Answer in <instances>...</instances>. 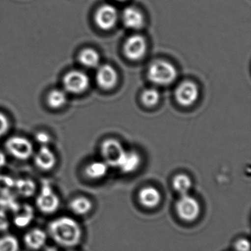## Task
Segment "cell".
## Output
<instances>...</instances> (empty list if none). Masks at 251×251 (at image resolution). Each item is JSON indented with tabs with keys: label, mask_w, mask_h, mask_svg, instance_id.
<instances>
[{
	"label": "cell",
	"mask_w": 251,
	"mask_h": 251,
	"mask_svg": "<svg viewBox=\"0 0 251 251\" xmlns=\"http://www.w3.org/2000/svg\"><path fill=\"white\" fill-rule=\"evenodd\" d=\"M147 44L144 37L140 35H131L124 45V51L127 57L131 60H138L144 55Z\"/></svg>",
	"instance_id": "8"
},
{
	"label": "cell",
	"mask_w": 251,
	"mask_h": 251,
	"mask_svg": "<svg viewBox=\"0 0 251 251\" xmlns=\"http://www.w3.org/2000/svg\"><path fill=\"white\" fill-rule=\"evenodd\" d=\"M10 227V221H9L7 214L4 209H0V232L7 231Z\"/></svg>",
	"instance_id": "27"
},
{
	"label": "cell",
	"mask_w": 251,
	"mask_h": 251,
	"mask_svg": "<svg viewBox=\"0 0 251 251\" xmlns=\"http://www.w3.org/2000/svg\"><path fill=\"white\" fill-rule=\"evenodd\" d=\"M116 70L109 65H104L99 69L97 73V82L102 88L109 90L113 88L117 82Z\"/></svg>",
	"instance_id": "12"
},
{
	"label": "cell",
	"mask_w": 251,
	"mask_h": 251,
	"mask_svg": "<svg viewBox=\"0 0 251 251\" xmlns=\"http://www.w3.org/2000/svg\"><path fill=\"white\" fill-rule=\"evenodd\" d=\"M122 17L124 25L130 29H139L144 26V16L136 7H126L122 12Z\"/></svg>",
	"instance_id": "13"
},
{
	"label": "cell",
	"mask_w": 251,
	"mask_h": 251,
	"mask_svg": "<svg viewBox=\"0 0 251 251\" xmlns=\"http://www.w3.org/2000/svg\"><path fill=\"white\" fill-rule=\"evenodd\" d=\"M44 251H59L55 247H48L45 249Z\"/></svg>",
	"instance_id": "32"
},
{
	"label": "cell",
	"mask_w": 251,
	"mask_h": 251,
	"mask_svg": "<svg viewBox=\"0 0 251 251\" xmlns=\"http://www.w3.org/2000/svg\"><path fill=\"white\" fill-rule=\"evenodd\" d=\"M63 85L66 92L74 94H82L89 87V78L81 71H71L63 77Z\"/></svg>",
	"instance_id": "5"
},
{
	"label": "cell",
	"mask_w": 251,
	"mask_h": 251,
	"mask_svg": "<svg viewBox=\"0 0 251 251\" xmlns=\"http://www.w3.org/2000/svg\"><path fill=\"white\" fill-rule=\"evenodd\" d=\"M60 203V199L51 186L48 184H43L36 199L37 207L39 210L44 214H53L59 209Z\"/></svg>",
	"instance_id": "4"
},
{
	"label": "cell",
	"mask_w": 251,
	"mask_h": 251,
	"mask_svg": "<svg viewBox=\"0 0 251 251\" xmlns=\"http://www.w3.org/2000/svg\"><path fill=\"white\" fill-rule=\"evenodd\" d=\"M118 11L113 5L104 4L97 10L95 22L100 29L109 30L116 25L118 20Z\"/></svg>",
	"instance_id": "10"
},
{
	"label": "cell",
	"mask_w": 251,
	"mask_h": 251,
	"mask_svg": "<svg viewBox=\"0 0 251 251\" xmlns=\"http://www.w3.org/2000/svg\"><path fill=\"white\" fill-rule=\"evenodd\" d=\"M9 126H10V123L7 116L0 112V137L7 132Z\"/></svg>",
	"instance_id": "28"
},
{
	"label": "cell",
	"mask_w": 251,
	"mask_h": 251,
	"mask_svg": "<svg viewBox=\"0 0 251 251\" xmlns=\"http://www.w3.org/2000/svg\"><path fill=\"white\" fill-rule=\"evenodd\" d=\"M35 140H36L37 143L41 145V146H47L49 143L51 141V137L47 133L40 131V132L37 133L36 135H35Z\"/></svg>",
	"instance_id": "29"
},
{
	"label": "cell",
	"mask_w": 251,
	"mask_h": 251,
	"mask_svg": "<svg viewBox=\"0 0 251 251\" xmlns=\"http://www.w3.org/2000/svg\"><path fill=\"white\" fill-rule=\"evenodd\" d=\"M0 251H19V240L10 234L0 237Z\"/></svg>",
	"instance_id": "24"
},
{
	"label": "cell",
	"mask_w": 251,
	"mask_h": 251,
	"mask_svg": "<svg viewBox=\"0 0 251 251\" xmlns=\"http://www.w3.org/2000/svg\"><path fill=\"white\" fill-rule=\"evenodd\" d=\"M100 55L93 49H85L79 55V61L87 68H95L100 63Z\"/></svg>",
	"instance_id": "21"
},
{
	"label": "cell",
	"mask_w": 251,
	"mask_h": 251,
	"mask_svg": "<svg viewBox=\"0 0 251 251\" xmlns=\"http://www.w3.org/2000/svg\"><path fill=\"white\" fill-rule=\"evenodd\" d=\"M8 153L19 160H26L33 154V146L28 139L20 136L10 137L6 142Z\"/></svg>",
	"instance_id": "3"
},
{
	"label": "cell",
	"mask_w": 251,
	"mask_h": 251,
	"mask_svg": "<svg viewBox=\"0 0 251 251\" xmlns=\"http://www.w3.org/2000/svg\"><path fill=\"white\" fill-rule=\"evenodd\" d=\"M118 1H125V0H118Z\"/></svg>",
	"instance_id": "33"
},
{
	"label": "cell",
	"mask_w": 251,
	"mask_h": 251,
	"mask_svg": "<svg viewBox=\"0 0 251 251\" xmlns=\"http://www.w3.org/2000/svg\"><path fill=\"white\" fill-rule=\"evenodd\" d=\"M160 94L153 88L146 90L141 96L142 102L147 107H153L159 102Z\"/></svg>",
	"instance_id": "25"
},
{
	"label": "cell",
	"mask_w": 251,
	"mask_h": 251,
	"mask_svg": "<svg viewBox=\"0 0 251 251\" xmlns=\"http://www.w3.org/2000/svg\"><path fill=\"white\" fill-rule=\"evenodd\" d=\"M7 163V157L3 152L0 151V168H3Z\"/></svg>",
	"instance_id": "31"
},
{
	"label": "cell",
	"mask_w": 251,
	"mask_h": 251,
	"mask_svg": "<svg viewBox=\"0 0 251 251\" xmlns=\"http://www.w3.org/2000/svg\"><path fill=\"white\" fill-rule=\"evenodd\" d=\"M101 149L105 162L109 166L118 167L125 152L121 143L117 140L109 139L103 143Z\"/></svg>",
	"instance_id": "7"
},
{
	"label": "cell",
	"mask_w": 251,
	"mask_h": 251,
	"mask_svg": "<svg viewBox=\"0 0 251 251\" xmlns=\"http://www.w3.org/2000/svg\"><path fill=\"white\" fill-rule=\"evenodd\" d=\"M109 165L105 161H95L87 166L85 174L92 179L103 178L109 171Z\"/></svg>",
	"instance_id": "18"
},
{
	"label": "cell",
	"mask_w": 251,
	"mask_h": 251,
	"mask_svg": "<svg viewBox=\"0 0 251 251\" xmlns=\"http://www.w3.org/2000/svg\"><path fill=\"white\" fill-rule=\"evenodd\" d=\"M34 161L39 169L48 171L56 166L57 158L54 152L48 146H43L35 155Z\"/></svg>",
	"instance_id": "11"
},
{
	"label": "cell",
	"mask_w": 251,
	"mask_h": 251,
	"mask_svg": "<svg viewBox=\"0 0 251 251\" xmlns=\"http://www.w3.org/2000/svg\"><path fill=\"white\" fill-rule=\"evenodd\" d=\"M192 185H193V183L188 176L180 174L174 178V188L181 196L187 194L191 189Z\"/></svg>",
	"instance_id": "23"
},
{
	"label": "cell",
	"mask_w": 251,
	"mask_h": 251,
	"mask_svg": "<svg viewBox=\"0 0 251 251\" xmlns=\"http://www.w3.org/2000/svg\"><path fill=\"white\" fill-rule=\"evenodd\" d=\"M47 104L52 109H60L67 102V95L62 90H53L47 96Z\"/></svg>",
	"instance_id": "20"
},
{
	"label": "cell",
	"mask_w": 251,
	"mask_h": 251,
	"mask_svg": "<svg viewBox=\"0 0 251 251\" xmlns=\"http://www.w3.org/2000/svg\"><path fill=\"white\" fill-rule=\"evenodd\" d=\"M150 81L156 85H167L177 77V71L173 65L165 60H157L150 65L148 71Z\"/></svg>",
	"instance_id": "2"
},
{
	"label": "cell",
	"mask_w": 251,
	"mask_h": 251,
	"mask_svg": "<svg viewBox=\"0 0 251 251\" xmlns=\"http://www.w3.org/2000/svg\"><path fill=\"white\" fill-rule=\"evenodd\" d=\"M178 216L184 221H193L198 217L200 205L194 198L189 195H182L176 203Z\"/></svg>",
	"instance_id": "6"
},
{
	"label": "cell",
	"mask_w": 251,
	"mask_h": 251,
	"mask_svg": "<svg viewBox=\"0 0 251 251\" xmlns=\"http://www.w3.org/2000/svg\"><path fill=\"white\" fill-rule=\"evenodd\" d=\"M72 251V250H71V251Z\"/></svg>",
	"instance_id": "34"
},
{
	"label": "cell",
	"mask_w": 251,
	"mask_h": 251,
	"mask_svg": "<svg viewBox=\"0 0 251 251\" xmlns=\"http://www.w3.org/2000/svg\"><path fill=\"white\" fill-rule=\"evenodd\" d=\"M139 164L140 157L138 153L125 151L117 168L123 172L131 173L138 168Z\"/></svg>",
	"instance_id": "17"
},
{
	"label": "cell",
	"mask_w": 251,
	"mask_h": 251,
	"mask_svg": "<svg viewBox=\"0 0 251 251\" xmlns=\"http://www.w3.org/2000/svg\"><path fill=\"white\" fill-rule=\"evenodd\" d=\"M69 208L77 215H85L92 209L91 201L85 197H77L69 203Z\"/></svg>",
	"instance_id": "19"
},
{
	"label": "cell",
	"mask_w": 251,
	"mask_h": 251,
	"mask_svg": "<svg viewBox=\"0 0 251 251\" xmlns=\"http://www.w3.org/2000/svg\"><path fill=\"white\" fill-rule=\"evenodd\" d=\"M15 180L7 176H0V193L7 194L14 188Z\"/></svg>",
	"instance_id": "26"
},
{
	"label": "cell",
	"mask_w": 251,
	"mask_h": 251,
	"mask_svg": "<svg viewBox=\"0 0 251 251\" xmlns=\"http://www.w3.org/2000/svg\"><path fill=\"white\" fill-rule=\"evenodd\" d=\"M13 212V223L19 228L28 226L33 220V209L29 205L19 206Z\"/></svg>",
	"instance_id": "15"
},
{
	"label": "cell",
	"mask_w": 251,
	"mask_h": 251,
	"mask_svg": "<svg viewBox=\"0 0 251 251\" xmlns=\"http://www.w3.org/2000/svg\"><path fill=\"white\" fill-rule=\"evenodd\" d=\"M14 189L20 196L28 198L30 197L35 193L36 187L32 180L21 178L15 181Z\"/></svg>",
	"instance_id": "22"
},
{
	"label": "cell",
	"mask_w": 251,
	"mask_h": 251,
	"mask_svg": "<svg viewBox=\"0 0 251 251\" xmlns=\"http://www.w3.org/2000/svg\"><path fill=\"white\" fill-rule=\"evenodd\" d=\"M49 234L53 240L62 247H75L82 237V231L78 223L69 217H60L50 223Z\"/></svg>",
	"instance_id": "1"
},
{
	"label": "cell",
	"mask_w": 251,
	"mask_h": 251,
	"mask_svg": "<svg viewBox=\"0 0 251 251\" xmlns=\"http://www.w3.org/2000/svg\"><path fill=\"white\" fill-rule=\"evenodd\" d=\"M199 89L197 85L191 81H185L178 85L175 91L177 101L183 106H190L197 101Z\"/></svg>",
	"instance_id": "9"
},
{
	"label": "cell",
	"mask_w": 251,
	"mask_h": 251,
	"mask_svg": "<svg viewBox=\"0 0 251 251\" xmlns=\"http://www.w3.org/2000/svg\"><path fill=\"white\" fill-rule=\"evenodd\" d=\"M47 240V234L40 228L30 230L24 237V242L27 247L33 251L42 249L45 246Z\"/></svg>",
	"instance_id": "14"
},
{
	"label": "cell",
	"mask_w": 251,
	"mask_h": 251,
	"mask_svg": "<svg viewBox=\"0 0 251 251\" xmlns=\"http://www.w3.org/2000/svg\"><path fill=\"white\" fill-rule=\"evenodd\" d=\"M161 194L159 190L154 187H147L141 190L139 201L143 206L147 208H153L158 206L161 201Z\"/></svg>",
	"instance_id": "16"
},
{
	"label": "cell",
	"mask_w": 251,
	"mask_h": 251,
	"mask_svg": "<svg viewBox=\"0 0 251 251\" xmlns=\"http://www.w3.org/2000/svg\"><path fill=\"white\" fill-rule=\"evenodd\" d=\"M235 249L237 251H250V243L246 239H242L236 243Z\"/></svg>",
	"instance_id": "30"
}]
</instances>
